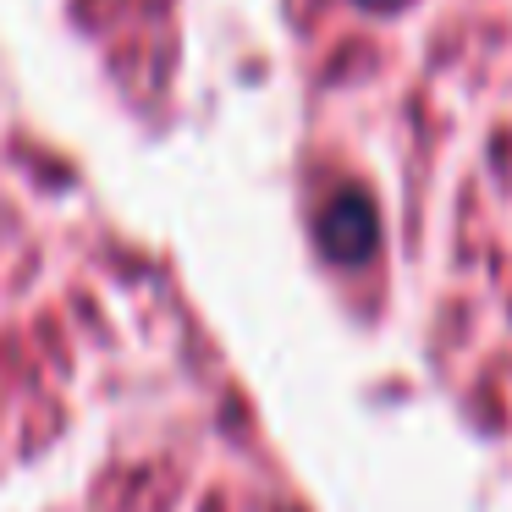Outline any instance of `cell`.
Segmentation results:
<instances>
[{
  "instance_id": "cell-1",
  "label": "cell",
  "mask_w": 512,
  "mask_h": 512,
  "mask_svg": "<svg viewBox=\"0 0 512 512\" xmlns=\"http://www.w3.org/2000/svg\"><path fill=\"white\" fill-rule=\"evenodd\" d=\"M325 243L336 248V259H364L375 248V221H369V204L358 193L331 204V215H325Z\"/></svg>"
}]
</instances>
